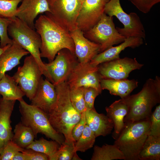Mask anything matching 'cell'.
Here are the masks:
<instances>
[{
    "instance_id": "1",
    "label": "cell",
    "mask_w": 160,
    "mask_h": 160,
    "mask_svg": "<svg viewBox=\"0 0 160 160\" xmlns=\"http://www.w3.org/2000/svg\"><path fill=\"white\" fill-rule=\"evenodd\" d=\"M55 86L57 99L47 114L49 121L56 131L63 135L65 141L75 142L71 132L73 127L80 120L81 113L77 111L71 103L70 87L67 82Z\"/></svg>"
},
{
    "instance_id": "2",
    "label": "cell",
    "mask_w": 160,
    "mask_h": 160,
    "mask_svg": "<svg viewBox=\"0 0 160 160\" xmlns=\"http://www.w3.org/2000/svg\"><path fill=\"white\" fill-rule=\"evenodd\" d=\"M36 31L40 35L41 45L40 56L52 61L58 52L66 49L74 54L75 46L69 32L46 15H41L34 23Z\"/></svg>"
},
{
    "instance_id": "3",
    "label": "cell",
    "mask_w": 160,
    "mask_h": 160,
    "mask_svg": "<svg viewBox=\"0 0 160 160\" xmlns=\"http://www.w3.org/2000/svg\"><path fill=\"white\" fill-rule=\"evenodd\" d=\"M128 108L124 122L134 121L150 117L153 108L160 102V78L149 79L137 93L121 98Z\"/></svg>"
},
{
    "instance_id": "4",
    "label": "cell",
    "mask_w": 160,
    "mask_h": 160,
    "mask_svg": "<svg viewBox=\"0 0 160 160\" xmlns=\"http://www.w3.org/2000/svg\"><path fill=\"white\" fill-rule=\"evenodd\" d=\"M124 126L114 142L122 152L124 160H138V155L149 134L150 117L134 121L124 122Z\"/></svg>"
},
{
    "instance_id": "5",
    "label": "cell",
    "mask_w": 160,
    "mask_h": 160,
    "mask_svg": "<svg viewBox=\"0 0 160 160\" xmlns=\"http://www.w3.org/2000/svg\"><path fill=\"white\" fill-rule=\"evenodd\" d=\"M8 33L13 41L33 57L40 67L43 75L47 80L51 81L50 76L40 56L41 38L35 30L16 17L12 19L8 27Z\"/></svg>"
},
{
    "instance_id": "6",
    "label": "cell",
    "mask_w": 160,
    "mask_h": 160,
    "mask_svg": "<svg viewBox=\"0 0 160 160\" xmlns=\"http://www.w3.org/2000/svg\"><path fill=\"white\" fill-rule=\"evenodd\" d=\"M19 101L21 122L31 129L35 137L38 134L41 133L60 145L65 142L64 136L53 127L46 113L39 108L27 103L23 98Z\"/></svg>"
},
{
    "instance_id": "7",
    "label": "cell",
    "mask_w": 160,
    "mask_h": 160,
    "mask_svg": "<svg viewBox=\"0 0 160 160\" xmlns=\"http://www.w3.org/2000/svg\"><path fill=\"white\" fill-rule=\"evenodd\" d=\"M113 20V16L104 13L92 28L84 32L86 38L100 45V52L114 45L122 43L126 38L118 31Z\"/></svg>"
},
{
    "instance_id": "8",
    "label": "cell",
    "mask_w": 160,
    "mask_h": 160,
    "mask_svg": "<svg viewBox=\"0 0 160 160\" xmlns=\"http://www.w3.org/2000/svg\"><path fill=\"white\" fill-rule=\"evenodd\" d=\"M50 12L46 15L65 30L77 28L76 20L81 5L79 0H47Z\"/></svg>"
},
{
    "instance_id": "9",
    "label": "cell",
    "mask_w": 160,
    "mask_h": 160,
    "mask_svg": "<svg viewBox=\"0 0 160 160\" xmlns=\"http://www.w3.org/2000/svg\"><path fill=\"white\" fill-rule=\"evenodd\" d=\"M104 13L109 16H116L122 23L123 28L116 27V28L126 38L135 36L145 39V29L140 17L135 12L128 14L125 12L120 0H109L105 5Z\"/></svg>"
},
{
    "instance_id": "10",
    "label": "cell",
    "mask_w": 160,
    "mask_h": 160,
    "mask_svg": "<svg viewBox=\"0 0 160 160\" xmlns=\"http://www.w3.org/2000/svg\"><path fill=\"white\" fill-rule=\"evenodd\" d=\"M42 75L39 65L30 55L25 57L23 65L18 67L12 77L30 100L35 93Z\"/></svg>"
},
{
    "instance_id": "11",
    "label": "cell",
    "mask_w": 160,
    "mask_h": 160,
    "mask_svg": "<svg viewBox=\"0 0 160 160\" xmlns=\"http://www.w3.org/2000/svg\"><path fill=\"white\" fill-rule=\"evenodd\" d=\"M54 59L44 63L55 85L67 81L79 62L75 55L66 49L59 51Z\"/></svg>"
},
{
    "instance_id": "12",
    "label": "cell",
    "mask_w": 160,
    "mask_h": 160,
    "mask_svg": "<svg viewBox=\"0 0 160 160\" xmlns=\"http://www.w3.org/2000/svg\"><path fill=\"white\" fill-rule=\"evenodd\" d=\"M143 66L135 58H119L100 64L97 66V71L101 79H126L131 71Z\"/></svg>"
},
{
    "instance_id": "13",
    "label": "cell",
    "mask_w": 160,
    "mask_h": 160,
    "mask_svg": "<svg viewBox=\"0 0 160 160\" xmlns=\"http://www.w3.org/2000/svg\"><path fill=\"white\" fill-rule=\"evenodd\" d=\"M101 79L97 71V66H94L89 62H78L66 81L70 87L93 88L100 93Z\"/></svg>"
},
{
    "instance_id": "14",
    "label": "cell",
    "mask_w": 160,
    "mask_h": 160,
    "mask_svg": "<svg viewBox=\"0 0 160 160\" xmlns=\"http://www.w3.org/2000/svg\"><path fill=\"white\" fill-rule=\"evenodd\" d=\"M109 0H85L81 4L76 20L77 27L84 32L92 28L104 13Z\"/></svg>"
},
{
    "instance_id": "15",
    "label": "cell",
    "mask_w": 160,
    "mask_h": 160,
    "mask_svg": "<svg viewBox=\"0 0 160 160\" xmlns=\"http://www.w3.org/2000/svg\"><path fill=\"white\" fill-rule=\"evenodd\" d=\"M69 33L74 45V54L79 62H89L100 52V45L86 38L84 32L78 28Z\"/></svg>"
},
{
    "instance_id": "16",
    "label": "cell",
    "mask_w": 160,
    "mask_h": 160,
    "mask_svg": "<svg viewBox=\"0 0 160 160\" xmlns=\"http://www.w3.org/2000/svg\"><path fill=\"white\" fill-rule=\"evenodd\" d=\"M55 85L42 77L35 93L30 101L31 104L36 107L47 114L57 99Z\"/></svg>"
},
{
    "instance_id": "17",
    "label": "cell",
    "mask_w": 160,
    "mask_h": 160,
    "mask_svg": "<svg viewBox=\"0 0 160 160\" xmlns=\"http://www.w3.org/2000/svg\"><path fill=\"white\" fill-rule=\"evenodd\" d=\"M21 2L17 7L16 17L33 29L37 16L50 12L47 0H22Z\"/></svg>"
},
{
    "instance_id": "18",
    "label": "cell",
    "mask_w": 160,
    "mask_h": 160,
    "mask_svg": "<svg viewBox=\"0 0 160 160\" xmlns=\"http://www.w3.org/2000/svg\"><path fill=\"white\" fill-rule=\"evenodd\" d=\"M143 39L135 36L126 38L124 41L118 46H112L97 54L90 62L94 66L106 62L119 58L120 52L128 47L134 48L143 44Z\"/></svg>"
},
{
    "instance_id": "19",
    "label": "cell",
    "mask_w": 160,
    "mask_h": 160,
    "mask_svg": "<svg viewBox=\"0 0 160 160\" xmlns=\"http://www.w3.org/2000/svg\"><path fill=\"white\" fill-rule=\"evenodd\" d=\"M85 117L86 124L93 132L96 137L110 134L114 128L112 121L107 115L98 113L95 108L86 109Z\"/></svg>"
},
{
    "instance_id": "20",
    "label": "cell",
    "mask_w": 160,
    "mask_h": 160,
    "mask_svg": "<svg viewBox=\"0 0 160 160\" xmlns=\"http://www.w3.org/2000/svg\"><path fill=\"white\" fill-rule=\"evenodd\" d=\"M13 41L12 44L0 57V79L6 72L20 63V61L29 52Z\"/></svg>"
},
{
    "instance_id": "21",
    "label": "cell",
    "mask_w": 160,
    "mask_h": 160,
    "mask_svg": "<svg viewBox=\"0 0 160 160\" xmlns=\"http://www.w3.org/2000/svg\"><path fill=\"white\" fill-rule=\"evenodd\" d=\"M16 101L2 98L0 104V149L13 137L10 118Z\"/></svg>"
},
{
    "instance_id": "22",
    "label": "cell",
    "mask_w": 160,
    "mask_h": 160,
    "mask_svg": "<svg viewBox=\"0 0 160 160\" xmlns=\"http://www.w3.org/2000/svg\"><path fill=\"white\" fill-rule=\"evenodd\" d=\"M138 84V82L137 80L127 79H101L100 81L102 90H107L111 95L119 96L121 98L130 95L132 91L137 87Z\"/></svg>"
},
{
    "instance_id": "23",
    "label": "cell",
    "mask_w": 160,
    "mask_h": 160,
    "mask_svg": "<svg viewBox=\"0 0 160 160\" xmlns=\"http://www.w3.org/2000/svg\"><path fill=\"white\" fill-rule=\"evenodd\" d=\"M105 110L107 116L113 124L114 131L112 137L115 139L124 126V119L128 112V106L121 98L106 107Z\"/></svg>"
},
{
    "instance_id": "24",
    "label": "cell",
    "mask_w": 160,
    "mask_h": 160,
    "mask_svg": "<svg viewBox=\"0 0 160 160\" xmlns=\"http://www.w3.org/2000/svg\"><path fill=\"white\" fill-rule=\"evenodd\" d=\"M0 95L4 100L19 101L25 94L12 76L5 74L0 79Z\"/></svg>"
},
{
    "instance_id": "25",
    "label": "cell",
    "mask_w": 160,
    "mask_h": 160,
    "mask_svg": "<svg viewBox=\"0 0 160 160\" xmlns=\"http://www.w3.org/2000/svg\"><path fill=\"white\" fill-rule=\"evenodd\" d=\"M138 159L160 160V137L148 135L139 153Z\"/></svg>"
},
{
    "instance_id": "26",
    "label": "cell",
    "mask_w": 160,
    "mask_h": 160,
    "mask_svg": "<svg viewBox=\"0 0 160 160\" xmlns=\"http://www.w3.org/2000/svg\"><path fill=\"white\" fill-rule=\"evenodd\" d=\"M124 156L122 152L114 144L103 145L100 147L95 145L91 160H112L124 159Z\"/></svg>"
},
{
    "instance_id": "27",
    "label": "cell",
    "mask_w": 160,
    "mask_h": 160,
    "mask_svg": "<svg viewBox=\"0 0 160 160\" xmlns=\"http://www.w3.org/2000/svg\"><path fill=\"white\" fill-rule=\"evenodd\" d=\"M12 140L20 147L25 149L33 141L34 134L29 127L21 121L15 125Z\"/></svg>"
},
{
    "instance_id": "28",
    "label": "cell",
    "mask_w": 160,
    "mask_h": 160,
    "mask_svg": "<svg viewBox=\"0 0 160 160\" xmlns=\"http://www.w3.org/2000/svg\"><path fill=\"white\" fill-rule=\"evenodd\" d=\"M60 145L56 141H48L43 137L34 141L26 149H30L34 151L44 153L49 158L53 156L59 149Z\"/></svg>"
},
{
    "instance_id": "29",
    "label": "cell",
    "mask_w": 160,
    "mask_h": 160,
    "mask_svg": "<svg viewBox=\"0 0 160 160\" xmlns=\"http://www.w3.org/2000/svg\"><path fill=\"white\" fill-rule=\"evenodd\" d=\"M96 138L93 132L86 124L81 136L75 142V151L84 152L92 147Z\"/></svg>"
},
{
    "instance_id": "30",
    "label": "cell",
    "mask_w": 160,
    "mask_h": 160,
    "mask_svg": "<svg viewBox=\"0 0 160 160\" xmlns=\"http://www.w3.org/2000/svg\"><path fill=\"white\" fill-rule=\"evenodd\" d=\"M75 142H65L60 145L59 149L49 160H71L74 154Z\"/></svg>"
},
{
    "instance_id": "31",
    "label": "cell",
    "mask_w": 160,
    "mask_h": 160,
    "mask_svg": "<svg viewBox=\"0 0 160 160\" xmlns=\"http://www.w3.org/2000/svg\"><path fill=\"white\" fill-rule=\"evenodd\" d=\"M69 95L71 103L77 111L81 113L86 110L84 99L83 87H70Z\"/></svg>"
},
{
    "instance_id": "32",
    "label": "cell",
    "mask_w": 160,
    "mask_h": 160,
    "mask_svg": "<svg viewBox=\"0 0 160 160\" xmlns=\"http://www.w3.org/2000/svg\"><path fill=\"white\" fill-rule=\"evenodd\" d=\"M22 0H0V16L9 19L16 17L17 6Z\"/></svg>"
},
{
    "instance_id": "33",
    "label": "cell",
    "mask_w": 160,
    "mask_h": 160,
    "mask_svg": "<svg viewBox=\"0 0 160 160\" xmlns=\"http://www.w3.org/2000/svg\"><path fill=\"white\" fill-rule=\"evenodd\" d=\"M24 149L12 140H9L0 149V160H12L17 153L22 152Z\"/></svg>"
},
{
    "instance_id": "34",
    "label": "cell",
    "mask_w": 160,
    "mask_h": 160,
    "mask_svg": "<svg viewBox=\"0 0 160 160\" xmlns=\"http://www.w3.org/2000/svg\"><path fill=\"white\" fill-rule=\"evenodd\" d=\"M12 19L0 16V47L3 48L8 44H12V39L8 35V27Z\"/></svg>"
},
{
    "instance_id": "35",
    "label": "cell",
    "mask_w": 160,
    "mask_h": 160,
    "mask_svg": "<svg viewBox=\"0 0 160 160\" xmlns=\"http://www.w3.org/2000/svg\"><path fill=\"white\" fill-rule=\"evenodd\" d=\"M151 125L149 135L160 137V105L156 108L150 117Z\"/></svg>"
},
{
    "instance_id": "36",
    "label": "cell",
    "mask_w": 160,
    "mask_h": 160,
    "mask_svg": "<svg viewBox=\"0 0 160 160\" xmlns=\"http://www.w3.org/2000/svg\"><path fill=\"white\" fill-rule=\"evenodd\" d=\"M101 93L93 88L84 87V99L86 109L89 110L94 108V103L95 99Z\"/></svg>"
},
{
    "instance_id": "37",
    "label": "cell",
    "mask_w": 160,
    "mask_h": 160,
    "mask_svg": "<svg viewBox=\"0 0 160 160\" xmlns=\"http://www.w3.org/2000/svg\"><path fill=\"white\" fill-rule=\"evenodd\" d=\"M140 11L147 13L152 7L160 2V0H128Z\"/></svg>"
},
{
    "instance_id": "38",
    "label": "cell",
    "mask_w": 160,
    "mask_h": 160,
    "mask_svg": "<svg viewBox=\"0 0 160 160\" xmlns=\"http://www.w3.org/2000/svg\"><path fill=\"white\" fill-rule=\"evenodd\" d=\"M86 110L81 113L80 120L75 125L72 130L71 135L75 142H76L80 137L86 125Z\"/></svg>"
},
{
    "instance_id": "39",
    "label": "cell",
    "mask_w": 160,
    "mask_h": 160,
    "mask_svg": "<svg viewBox=\"0 0 160 160\" xmlns=\"http://www.w3.org/2000/svg\"><path fill=\"white\" fill-rule=\"evenodd\" d=\"M24 153L27 160H49L47 155L30 149H24L22 152Z\"/></svg>"
},
{
    "instance_id": "40",
    "label": "cell",
    "mask_w": 160,
    "mask_h": 160,
    "mask_svg": "<svg viewBox=\"0 0 160 160\" xmlns=\"http://www.w3.org/2000/svg\"><path fill=\"white\" fill-rule=\"evenodd\" d=\"M12 160H27L25 154L23 153L19 152L13 157Z\"/></svg>"
},
{
    "instance_id": "41",
    "label": "cell",
    "mask_w": 160,
    "mask_h": 160,
    "mask_svg": "<svg viewBox=\"0 0 160 160\" xmlns=\"http://www.w3.org/2000/svg\"><path fill=\"white\" fill-rule=\"evenodd\" d=\"M11 44H8L3 48L0 47V57L2 54L8 48Z\"/></svg>"
},
{
    "instance_id": "42",
    "label": "cell",
    "mask_w": 160,
    "mask_h": 160,
    "mask_svg": "<svg viewBox=\"0 0 160 160\" xmlns=\"http://www.w3.org/2000/svg\"><path fill=\"white\" fill-rule=\"evenodd\" d=\"M72 160H82L78 156L76 153H76L74 155L73 157L72 158Z\"/></svg>"
},
{
    "instance_id": "43",
    "label": "cell",
    "mask_w": 160,
    "mask_h": 160,
    "mask_svg": "<svg viewBox=\"0 0 160 160\" xmlns=\"http://www.w3.org/2000/svg\"><path fill=\"white\" fill-rule=\"evenodd\" d=\"M2 99V97H1V96L0 95V103H1V101Z\"/></svg>"
},
{
    "instance_id": "44",
    "label": "cell",
    "mask_w": 160,
    "mask_h": 160,
    "mask_svg": "<svg viewBox=\"0 0 160 160\" xmlns=\"http://www.w3.org/2000/svg\"><path fill=\"white\" fill-rule=\"evenodd\" d=\"M85 0H79L81 2V4Z\"/></svg>"
}]
</instances>
